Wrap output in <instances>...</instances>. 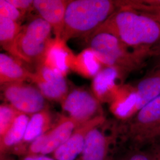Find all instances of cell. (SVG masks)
<instances>
[{
    "instance_id": "277c9868",
    "label": "cell",
    "mask_w": 160,
    "mask_h": 160,
    "mask_svg": "<svg viewBox=\"0 0 160 160\" xmlns=\"http://www.w3.org/2000/svg\"><path fill=\"white\" fill-rule=\"evenodd\" d=\"M51 26L41 17L35 18L22 28L17 37V49L22 61L36 63L44 62L46 53L53 39Z\"/></svg>"
},
{
    "instance_id": "6da1fadb",
    "label": "cell",
    "mask_w": 160,
    "mask_h": 160,
    "mask_svg": "<svg viewBox=\"0 0 160 160\" xmlns=\"http://www.w3.org/2000/svg\"><path fill=\"white\" fill-rule=\"evenodd\" d=\"M120 7L97 30L114 34L132 48L150 52L160 42V23L142 12Z\"/></svg>"
},
{
    "instance_id": "5bb4252c",
    "label": "cell",
    "mask_w": 160,
    "mask_h": 160,
    "mask_svg": "<svg viewBox=\"0 0 160 160\" xmlns=\"http://www.w3.org/2000/svg\"><path fill=\"white\" fill-rule=\"evenodd\" d=\"M99 126L88 132L83 150L77 160H108L109 138L99 129Z\"/></svg>"
},
{
    "instance_id": "8992f818",
    "label": "cell",
    "mask_w": 160,
    "mask_h": 160,
    "mask_svg": "<svg viewBox=\"0 0 160 160\" xmlns=\"http://www.w3.org/2000/svg\"><path fill=\"white\" fill-rule=\"evenodd\" d=\"M62 108L77 126L101 116L100 100L91 92L75 89L68 93L61 103Z\"/></svg>"
},
{
    "instance_id": "e0dca14e",
    "label": "cell",
    "mask_w": 160,
    "mask_h": 160,
    "mask_svg": "<svg viewBox=\"0 0 160 160\" xmlns=\"http://www.w3.org/2000/svg\"><path fill=\"white\" fill-rule=\"evenodd\" d=\"M117 69L107 67L98 72L92 81V90L94 94L99 100H103L110 98L113 99L117 92V87L115 85L114 80L119 75Z\"/></svg>"
},
{
    "instance_id": "ac0fdd59",
    "label": "cell",
    "mask_w": 160,
    "mask_h": 160,
    "mask_svg": "<svg viewBox=\"0 0 160 160\" xmlns=\"http://www.w3.org/2000/svg\"><path fill=\"white\" fill-rule=\"evenodd\" d=\"M30 118L29 115L20 112L12 125L2 137L0 138L1 154L11 152L23 141Z\"/></svg>"
},
{
    "instance_id": "ffe728a7",
    "label": "cell",
    "mask_w": 160,
    "mask_h": 160,
    "mask_svg": "<svg viewBox=\"0 0 160 160\" xmlns=\"http://www.w3.org/2000/svg\"><path fill=\"white\" fill-rule=\"evenodd\" d=\"M101 62L90 48L72 56L70 68L86 77H94L101 70Z\"/></svg>"
},
{
    "instance_id": "5b68a950",
    "label": "cell",
    "mask_w": 160,
    "mask_h": 160,
    "mask_svg": "<svg viewBox=\"0 0 160 160\" xmlns=\"http://www.w3.org/2000/svg\"><path fill=\"white\" fill-rule=\"evenodd\" d=\"M1 87L6 101L20 112L32 115L47 109L46 98L38 87L24 82L8 83Z\"/></svg>"
},
{
    "instance_id": "603a6c76",
    "label": "cell",
    "mask_w": 160,
    "mask_h": 160,
    "mask_svg": "<svg viewBox=\"0 0 160 160\" xmlns=\"http://www.w3.org/2000/svg\"><path fill=\"white\" fill-rule=\"evenodd\" d=\"M23 14L12 4L8 0H0V16L17 22Z\"/></svg>"
},
{
    "instance_id": "3957f363",
    "label": "cell",
    "mask_w": 160,
    "mask_h": 160,
    "mask_svg": "<svg viewBox=\"0 0 160 160\" xmlns=\"http://www.w3.org/2000/svg\"><path fill=\"white\" fill-rule=\"evenodd\" d=\"M130 48L114 34L103 30H97L92 34L89 47L101 63L114 68L119 73L141 68L149 56L150 52L131 50Z\"/></svg>"
},
{
    "instance_id": "9c48e42d",
    "label": "cell",
    "mask_w": 160,
    "mask_h": 160,
    "mask_svg": "<svg viewBox=\"0 0 160 160\" xmlns=\"http://www.w3.org/2000/svg\"><path fill=\"white\" fill-rule=\"evenodd\" d=\"M160 127V96L139 109L132 120L129 131L139 141L149 132Z\"/></svg>"
},
{
    "instance_id": "484cf974",
    "label": "cell",
    "mask_w": 160,
    "mask_h": 160,
    "mask_svg": "<svg viewBox=\"0 0 160 160\" xmlns=\"http://www.w3.org/2000/svg\"><path fill=\"white\" fill-rule=\"evenodd\" d=\"M151 143L152 146L146 154L148 156L150 160H160V142Z\"/></svg>"
},
{
    "instance_id": "2e32d148",
    "label": "cell",
    "mask_w": 160,
    "mask_h": 160,
    "mask_svg": "<svg viewBox=\"0 0 160 160\" xmlns=\"http://www.w3.org/2000/svg\"><path fill=\"white\" fill-rule=\"evenodd\" d=\"M65 42L55 38L46 53L43 64L65 76L70 68L72 55L65 46Z\"/></svg>"
},
{
    "instance_id": "83f0119b",
    "label": "cell",
    "mask_w": 160,
    "mask_h": 160,
    "mask_svg": "<svg viewBox=\"0 0 160 160\" xmlns=\"http://www.w3.org/2000/svg\"><path fill=\"white\" fill-rule=\"evenodd\" d=\"M20 160H57L53 157H50L45 155H25Z\"/></svg>"
},
{
    "instance_id": "7402d4cb",
    "label": "cell",
    "mask_w": 160,
    "mask_h": 160,
    "mask_svg": "<svg viewBox=\"0 0 160 160\" xmlns=\"http://www.w3.org/2000/svg\"><path fill=\"white\" fill-rule=\"evenodd\" d=\"M20 112L8 103L0 106V138L2 137L16 119Z\"/></svg>"
},
{
    "instance_id": "8fae6325",
    "label": "cell",
    "mask_w": 160,
    "mask_h": 160,
    "mask_svg": "<svg viewBox=\"0 0 160 160\" xmlns=\"http://www.w3.org/2000/svg\"><path fill=\"white\" fill-rule=\"evenodd\" d=\"M51 125V116L47 109L32 114L28 122L23 141L10 152L25 156L29 145L36 138L48 131L52 127Z\"/></svg>"
},
{
    "instance_id": "d6986e66",
    "label": "cell",
    "mask_w": 160,
    "mask_h": 160,
    "mask_svg": "<svg viewBox=\"0 0 160 160\" xmlns=\"http://www.w3.org/2000/svg\"><path fill=\"white\" fill-rule=\"evenodd\" d=\"M21 29L17 22L0 16L1 45L9 55L20 61L22 59L17 51V39Z\"/></svg>"
},
{
    "instance_id": "d4e9b609",
    "label": "cell",
    "mask_w": 160,
    "mask_h": 160,
    "mask_svg": "<svg viewBox=\"0 0 160 160\" xmlns=\"http://www.w3.org/2000/svg\"><path fill=\"white\" fill-rule=\"evenodd\" d=\"M141 142H148V143H160V127H158L154 130L149 132L145 136H143L139 141Z\"/></svg>"
},
{
    "instance_id": "7a4b0ae2",
    "label": "cell",
    "mask_w": 160,
    "mask_h": 160,
    "mask_svg": "<svg viewBox=\"0 0 160 160\" xmlns=\"http://www.w3.org/2000/svg\"><path fill=\"white\" fill-rule=\"evenodd\" d=\"M120 8L119 1L110 0L69 1L61 39L67 41L92 34Z\"/></svg>"
},
{
    "instance_id": "7c38bea8",
    "label": "cell",
    "mask_w": 160,
    "mask_h": 160,
    "mask_svg": "<svg viewBox=\"0 0 160 160\" xmlns=\"http://www.w3.org/2000/svg\"><path fill=\"white\" fill-rule=\"evenodd\" d=\"M136 96L135 110L137 113L145 105L160 96V63L139 81L134 88Z\"/></svg>"
},
{
    "instance_id": "44dd1931",
    "label": "cell",
    "mask_w": 160,
    "mask_h": 160,
    "mask_svg": "<svg viewBox=\"0 0 160 160\" xmlns=\"http://www.w3.org/2000/svg\"><path fill=\"white\" fill-rule=\"evenodd\" d=\"M123 6L152 17L160 23V0L125 1Z\"/></svg>"
},
{
    "instance_id": "4fadbf2b",
    "label": "cell",
    "mask_w": 160,
    "mask_h": 160,
    "mask_svg": "<svg viewBox=\"0 0 160 160\" xmlns=\"http://www.w3.org/2000/svg\"><path fill=\"white\" fill-rule=\"evenodd\" d=\"M77 127L76 123L68 116L60 118L57 123L45 133L46 146L41 155L52 154L68 139Z\"/></svg>"
},
{
    "instance_id": "52a82bcc",
    "label": "cell",
    "mask_w": 160,
    "mask_h": 160,
    "mask_svg": "<svg viewBox=\"0 0 160 160\" xmlns=\"http://www.w3.org/2000/svg\"><path fill=\"white\" fill-rule=\"evenodd\" d=\"M31 81L36 84L46 99L62 103L68 94L65 76L43 63L38 66Z\"/></svg>"
},
{
    "instance_id": "ba28073f",
    "label": "cell",
    "mask_w": 160,
    "mask_h": 160,
    "mask_svg": "<svg viewBox=\"0 0 160 160\" xmlns=\"http://www.w3.org/2000/svg\"><path fill=\"white\" fill-rule=\"evenodd\" d=\"M104 120L103 115L97 116L77 126L68 139L52 154L57 160H77L81 154L88 132L92 128L101 125Z\"/></svg>"
},
{
    "instance_id": "4316f807",
    "label": "cell",
    "mask_w": 160,
    "mask_h": 160,
    "mask_svg": "<svg viewBox=\"0 0 160 160\" xmlns=\"http://www.w3.org/2000/svg\"><path fill=\"white\" fill-rule=\"evenodd\" d=\"M122 160H150L146 153L135 152Z\"/></svg>"
},
{
    "instance_id": "cb8c5ba5",
    "label": "cell",
    "mask_w": 160,
    "mask_h": 160,
    "mask_svg": "<svg viewBox=\"0 0 160 160\" xmlns=\"http://www.w3.org/2000/svg\"><path fill=\"white\" fill-rule=\"evenodd\" d=\"M8 1L23 14L33 7V1L32 0H8Z\"/></svg>"
},
{
    "instance_id": "30bf717a",
    "label": "cell",
    "mask_w": 160,
    "mask_h": 160,
    "mask_svg": "<svg viewBox=\"0 0 160 160\" xmlns=\"http://www.w3.org/2000/svg\"><path fill=\"white\" fill-rule=\"evenodd\" d=\"M69 1L34 0L33 7L40 17L52 28L56 39H61L63 31L65 12Z\"/></svg>"
},
{
    "instance_id": "9a60e30c",
    "label": "cell",
    "mask_w": 160,
    "mask_h": 160,
    "mask_svg": "<svg viewBox=\"0 0 160 160\" xmlns=\"http://www.w3.org/2000/svg\"><path fill=\"white\" fill-rule=\"evenodd\" d=\"M20 61L6 53L0 54V83L24 82L32 80L33 73L24 68Z\"/></svg>"
}]
</instances>
